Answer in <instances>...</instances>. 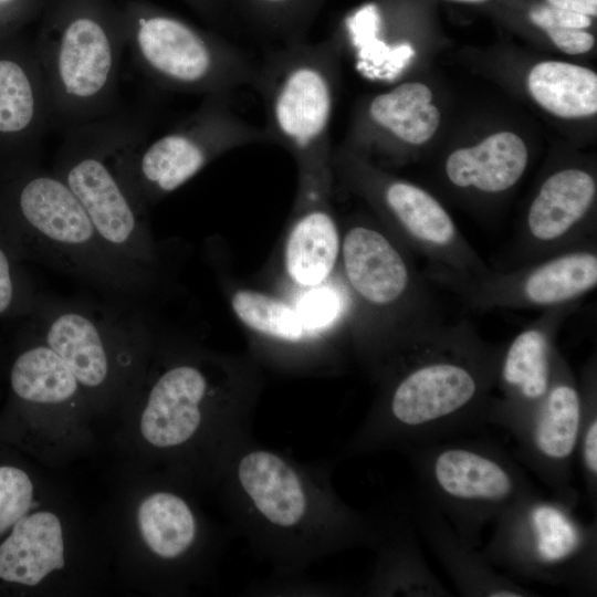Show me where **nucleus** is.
Here are the masks:
<instances>
[{
	"mask_svg": "<svg viewBox=\"0 0 597 597\" xmlns=\"http://www.w3.org/2000/svg\"><path fill=\"white\" fill-rule=\"evenodd\" d=\"M339 43L333 39L282 44L256 65L253 86L265 112L269 143L295 160L297 186L333 188L329 124Z\"/></svg>",
	"mask_w": 597,
	"mask_h": 597,
	"instance_id": "7",
	"label": "nucleus"
},
{
	"mask_svg": "<svg viewBox=\"0 0 597 597\" xmlns=\"http://www.w3.org/2000/svg\"><path fill=\"white\" fill-rule=\"evenodd\" d=\"M532 23L544 30L547 27L585 30L591 25V18L548 4H542L530 11Z\"/></svg>",
	"mask_w": 597,
	"mask_h": 597,
	"instance_id": "33",
	"label": "nucleus"
},
{
	"mask_svg": "<svg viewBox=\"0 0 597 597\" xmlns=\"http://www.w3.org/2000/svg\"><path fill=\"white\" fill-rule=\"evenodd\" d=\"M425 495L470 544L520 499L536 491L520 464L486 440L450 438L404 451Z\"/></svg>",
	"mask_w": 597,
	"mask_h": 597,
	"instance_id": "10",
	"label": "nucleus"
},
{
	"mask_svg": "<svg viewBox=\"0 0 597 597\" xmlns=\"http://www.w3.org/2000/svg\"><path fill=\"white\" fill-rule=\"evenodd\" d=\"M145 112L119 111L65 129L52 171L76 196L102 239L123 258L163 275L164 258L126 171L129 151L148 138Z\"/></svg>",
	"mask_w": 597,
	"mask_h": 597,
	"instance_id": "5",
	"label": "nucleus"
},
{
	"mask_svg": "<svg viewBox=\"0 0 597 597\" xmlns=\"http://www.w3.org/2000/svg\"><path fill=\"white\" fill-rule=\"evenodd\" d=\"M410 515L418 534L442 564L457 591L467 597H530L532 590L498 572L478 547L465 541L444 515L416 492Z\"/></svg>",
	"mask_w": 597,
	"mask_h": 597,
	"instance_id": "21",
	"label": "nucleus"
},
{
	"mask_svg": "<svg viewBox=\"0 0 597 597\" xmlns=\"http://www.w3.org/2000/svg\"><path fill=\"white\" fill-rule=\"evenodd\" d=\"M262 390V368L251 354L180 353L149 384L140 434L164 452L201 448L221 479L233 455L252 440Z\"/></svg>",
	"mask_w": 597,
	"mask_h": 597,
	"instance_id": "3",
	"label": "nucleus"
},
{
	"mask_svg": "<svg viewBox=\"0 0 597 597\" xmlns=\"http://www.w3.org/2000/svg\"><path fill=\"white\" fill-rule=\"evenodd\" d=\"M229 306L249 334L253 352L287 371H326L336 366L334 343L315 332L292 301L220 277Z\"/></svg>",
	"mask_w": 597,
	"mask_h": 597,
	"instance_id": "17",
	"label": "nucleus"
},
{
	"mask_svg": "<svg viewBox=\"0 0 597 597\" xmlns=\"http://www.w3.org/2000/svg\"><path fill=\"white\" fill-rule=\"evenodd\" d=\"M126 39L105 0H54L33 48L53 126L64 130L117 109Z\"/></svg>",
	"mask_w": 597,
	"mask_h": 597,
	"instance_id": "6",
	"label": "nucleus"
},
{
	"mask_svg": "<svg viewBox=\"0 0 597 597\" xmlns=\"http://www.w3.org/2000/svg\"><path fill=\"white\" fill-rule=\"evenodd\" d=\"M579 303L542 311L509 343L503 344L486 423L510 432L520 426L544 399L553 379L558 332Z\"/></svg>",
	"mask_w": 597,
	"mask_h": 597,
	"instance_id": "18",
	"label": "nucleus"
},
{
	"mask_svg": "<svg viewBox=\"0 0 597 597\" xmlns=\"http://www.w3.org/2000/svg\"><path fill=\"white\" fill-rule=\"evenodd\" d=\"M260 143H269L263 127L233 109L231 93L209 94L172 129L133 148L126 158V171L149 208L223 154Z\"/></svg>",
	"mask_w": 597,
	"mask_h": 597,
	"instance_id": "12",
	"label": "nucleus"
},
{
	"mask_svg": "<svg viewBox=\"0 0 597 597\" xmlns=\"http://www.w3.org/2000/svg\"><path fill=\"white\" fill-rule=\"evenodd\" d=\"M13 297L14 284L11 263L7 253L0 248V314L12 305Z\"/></svg>",
	"mask_w": 597,
	"mask_h": 597,
	"instance_id": "35",
	"label": "nucleus"
},
{
	"mask_svg": "<svg viewBox=\"0 0 597 597\" xmlns=\"http://www.w3.org/2000/svg\"><path fill=\"white\" fill-rule=\"evenodd\" d=\"M137 525L148 551L166 563L184 561L201 541V523L193 507L169 490L155 491L140 501Z\"/></svg>",
	"mask_w": 597,
	"mask_h": 597,
	"instance_id": "26",
	"label": "nucleus"
},
{
	"mask_svg": "<svg viewBox=\"0 0 597 597\" xmlns=\"http://www.w3.org/2000/svg\"><path fill=\"white\" fill-rule=\"evenodd\" d=\"M595 199L596 180L588 171L568 167L551 174L527 209L511 266L596 243L588 222Z\"/></svg>",
	"mask_w": 597,
	"mask_h": 597,
	"instance_id": "19",
	"label": "nucleus"
},
{
	"mask_svg": "<svg viewBox=\"0 0 597 597\" xmlns=\"http://www.w3.org/2000/svg\"><path fill=\"white\" fill-rule=\"evenodd\" d=\"M580 422L576 458L578 459L586 494L597 504V357L590 355L578 379Z\"/></svg>",
	"mask_w": 597,
	"mask_h": 597,
	"instance_id": "31",
	"label": "nucleus"
},
{
	"mask_svg": "<svg viewBox=\"0 0 597 597\" xmlns=\"http://www.w3.org/2000/svg\"><path fill=\"white\" fill-rule=\"evenodd\" d=\"M527 161L528 150L523 139L501 132L472 147L452 151L446 160L444 174L458 189L498 195L520 180Z\"/></svg>",
	"mask_w": 597,
	"mask_h": 597,
	"instance_id": "25",
	"label": "nucleus"
},
{
	"mask_svg": "<svg viewBox=\"0 0 597 597\" xmlns=\"http://www.w3.org/2000/svg\"><path fill=\"white\" fill-rule=\"evenodd\" d=\"M527 84L533 98L556 116L575 118L597 112V75L587 67L541 62L530 72Z\"/></svg>",
	"mask_w": 597,
	"mask_h": 597,
	"instance_id": "28",
	"label": "nucleus"
},
{
	"mask_svg": "<svg viewBox=\"0 0 597 597\" xmlns=\"http://www.w3.org/2000/svg\"><path fill=\"white\" fill-rule=\"evenodd\" d=\"M575 504L536 491L516 501L493 523L483 555L522 578L563 586L570 593L597 591L596 522L584 523Z\"/></svg>",
	"mask_w": 597,
	"mask_h": 597,
	"instance_id": "9",
	"label": "nucleus"
},
{
	"mask_svg": "<svg viewBox=\"0 0 597 597\" xmlns=\"http://www.w3.org/2000/svg\"><path fill=\"white\" fill-rule=\"evenodd\" d=\"M430 284L475 311L540 310L579 303L597 285V245L588 243L504 270L463 273L427 262Z\"/></svg>",
	"mask_w": 597,
	"mask_h": 597,
	"instance_id": "14",
	"label": "nucleus"
},
{
	"mask_svg": "<svg viewBox=\"0 0 597 597\" xmlns=\"http://www.w3.org/2000/svg\"><path fill=\"white\" fill-rule=\"evenodd\" d=\"M337 274L348 297L350 350L365 371L442 322L413 254L381 224L357 219L342 228Z\"/></svg>",
	"mask_w": 597,
	"mask_h": 597,
	"instance_id": "4",
	"label": "nucleus"
},
{
	"mask_svg": "<svg viewBox=\"0 0 597 597\" xmlns=\"http://www.w3.org/2000/svg\"><path fill=\"white\" fill-rule=\"evenodd\" d=\"M247 17L282 44L305 40L324 0H235Z\"/></svg>",
	"mask_w": 597,
	"mask_h": 597,
	"instance_id": "30",
	"label": "nucleus"
},
{
	"mask_svg": "<svg viewBox=\"0 0 597 597\" xmlns=\"http://www.w3.org/2000/svg\"><path fill=\"white\" fill-rule=\"evenodd\" d=\"M502 348L467 320L406 341L366 371L376 394L344 453L404 452L486 423Z\"/></svg>",
	"mask_w": 597,
	"mask_h": 597,
	"instance_id": "1",
	"label": "nucleus"
},
{
	"mask_svg": "<svg viewBox=\"0 0 597 597\" xmlns=\"http://www.w3.org/2000/svg\"><path fill=\"white\" fill-rule=\"evenodd\" d=\"M431 100L427 85L402 83L370 100L366 121L400 143L421 145L433 136L440 123V112Z\"/></svg>",
	"mask_w": 597,
	"mask_h": 597,
	"instance_id": "27",
	"label": "nucleus"
},
{
	"mask_svg": "<svg viewBox=\"0 0 597 597\" xmlns=\"http://www.w3.org/2000/svg\"><path fill=\"white\" fill-rule=\"evenodd\" d=\"M202 18L219 24L226 13V0H186Z\"/></svg>",
	"mask_w": 597,
	"mask_h": 597,
	"instance_id": "36",
	"label": "nucleus"
},
{
	"mask_svg": "<svg viewBox=\"0 0 597 597\" xmlns=\"http://www.w3.org/2000/svg\"><path fill=\"white\" fill-rule=\"evenodd\" d=\"M546 4L590 18L597 14V0H546Z\"/></svg>",
	"mask_w": 597,
	"mask_h": 597,
	"instance_id": "37",
	"label": "nucleus"
},
{
	"mask_svg": "<svg viewBox=\"0 0 597 597\" xmlns=\"http://www.w3.org/2000/svg\"><path fill=\"white\" fill-rule=\"evenodd\" d=\"M580 411L578 379L558 350L552 384L544 399L511 431L520 461L551 490L553 496L575 505L579 494L570 482Z\"/></svg>",
	"mask_w": 597,
	"mask_h": 597,
	"instance_id": "16",
	"label": "nucleus"
},
{
	"mask_svg": "<svg viewBox=\"0 0 597 597\" xmlns=\"http://www.w3.org/2000/svg\"><path fill=\"white\" fill-rule=\"evenodd\" d=\"M0 51V142L34 147L53 126L33 48Z\"/></svg>",
	"mask_w": 597,
	"mask_h": 597,
	"instance_id": "23",
	"label": "nucleus"
},
{
	"mask_svg": "<svg viewBox=\"0 0 597 597\" xmlns=\"http://www.w3.org/2000/svg\"><path fill=\"white\" fill-rule=\"evenodd\" d=\"M36 504L30 474L12 463H0V538Z\"/></svg>",
	"mask_w": 597,
	"mask_h": 597,
	"instance_id": "32",
	"label": "nucleus"
},
{
	"mask_svg": "<svg viewBox=\"0 0 597 597\" xmlns=\"http://www.w3.org/2000/svg\"><path fill=\"white\" fill-rule=\"evenodd\" d=\"M328 469L250 440L220 479L235 528L270 562L279 580L374 541L376 515L345 503Z\"/></svg>",
	"mask_w": 597,
	"mask_h": 597,
	"instance_id": "2",
	"label": "nucleus"
},
{
	"mask_svg": "<svg viewBox=\"0 0 597 597\" xmlns=\"http://www.w3.org/2000/svg\"><path fill=\"white\" fill-rule=\"evenodd\" d=\"M544 31L553 43L567 54L588 52L595 43L593 34L582 29L547 27Z\"/></svg>",
	"mask_w": 597,
	"mask_h": 597,
	"instance_id": "34",
	"label": "nucleus"
},
{
	"mask_svg": "<svg viewBox=\"0 0 597 597\" xmlns=\"http://www.w3.org/2000/svg\"><path fill=\"white\" fill-rule=\"evenodd\" d=\"M332 167L334 177L362 193L377 210L381 226L412 254L463 273L490 268L427 190L383 175L345 149L333 151Z\"/></svg>",
	"mask_w": 597,
	"mask_h": 597,
	"instance_id": "13",
	"label": "nucleus"
},
{
	"mask_svg": "<svg viewBox=\"0 0 597 597\" xmlns=\"http://www.w3.org/2000/svg\"><path fill=\"white\" fill-rule=\"evenodd\" d=\"M14 395L36 406H63L83 389L64 360L44 342L22 352L10 371Z\"/></svg>",
	"mask_w": 597,
	"mask_h": 597,
	"instance_id": "29",
	"label": "nucleus"
},
{
	"mask_svg": "<svg viewBox=\"0 0 597 597\" xmlns=\"http://www.w3.org/2000/svg\"><path fill=\"white\" fill-rule=\"evenodd\" d=\"M39 316L43 342L90 391L113 385L154 338L145 315L107 305L48 298Z\"/></svg>",
	"mask_w": 597,
	"mask_h": 597,
	"instance_id": "15",
	"label": "nucleus"
},
{
	"mask_svg": "<svg viewBox=\"0 0 597 597\" xmlns=\"http://www.w3.org/2000/svg\"><path fill=\"white\" fill-rule=\"evenodd\" d=\"M458 1L478 2V1H483V0H458Z\"/></svg>",
	"mask_w": 597,
	"mask_h": 597,
	"instance_id": "39",
	"label": "nucleus"
},
{
	"mask_svg": "<svg viewBox=\"0 0 597 597\" xmlns=\"http://www.w3.org/2000/svg\"><path fill=\"white\" fill-rule=\"evenodd\" d=\"M376 561L365 593L369 596L447 597L451 593L430 568L410 512L376 515L370 545Z\"/></svg>",
	"mask_w": 597,
	"mask_h": 597,
	"instance_id": "22",
	"label": "nucleus"
},
{
	"mask_svg": "<svg viewBox=\"0 0 597 597\" xmlns=\"http://www.w3.org/2000/svg\"><path fill=\"white\" fill-rule=\"evenodd\" d=\"M15 207L32 247L49 266L124 298L156 290L160 274L114 251L87 212L53 171H33L21 181Z\"/></svg>",
	"mask_w": 597,
	"mask_h": 597,
	"instance_id": "8",
	"label": "nucleus"
},
{
	"mask_svg": "<svg viewBox=\"0 0 597 597\" xmlns=\"http://www.w3.org/2000/svg\"><path fill=\"white\" fill-rule=\"evenodd\" d=\"M65 565L60 517L46 510L29 512L0 541V580L35 586Z\"/></svg>",
	"mask_w": 597,
	"mask_h": 597,
	"instance_id": "24",
	"label": "nucleus"
},
{
	"mask_svg": "<svg viewBox=\"0 0 597 597\" xmlns=\"http://www.w3.org/2000/svg\"><path fill=\"white\" fill-rule=\"evenodd\" d=\"M20 0H0V12L14 8Z\"/></svg>",
	"mask_w": 597,
	"mask_h": 597,
	"instance_id": "38",
	"label": "nucleus"
},
{
	"mask_svg": "<svg viewBox=\"0 0 597 597\" xmlns=\"http://www.w3.org/2000/svg\"><path fill=\"white\" fill-rule=\"evenodd\" d=\"M122 18L126 49L157 87L205 96L253 84L256 65L218 34L147 2L128 3Z\"/></svg>",
	"mask_w": 597,
	"mask_h": 597,
	"instance_id": "11",
	"label": "nucleus"
},
{
	"mask_svg": "<svg viewBox=\"0 0 597 597\" xmlns=\"http://www.w3.org/2000/svg\"><path fill=\"white\" fill-rule=\"evenodd\" d=\"M332 193L296 191L282 247V271L297 292L328 282L338 270L342 228Z\"/></svg>",
	"mask_w": 597,
	"mask_h": 597,
	"instance_id": "20",
	"label": "nucleus"
}]
</instances>
